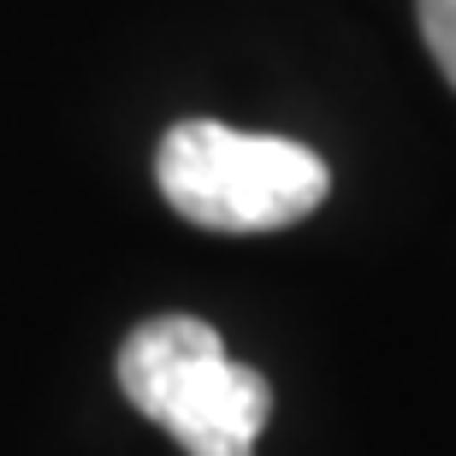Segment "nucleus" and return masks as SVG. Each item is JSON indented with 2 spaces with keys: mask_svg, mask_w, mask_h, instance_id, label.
<instances>
[{
  "mask_svg": "<svg viewBox=\"0 0 456 456\" xmlns=\"http://www.w3.org/2000/svg\"><path fill=\"white\" fill-rule=\"evenodd\" d=\"M154 178H160L172 214L225 237L285 232V225L308 220L332 190V172L314 149L290 136L232 131L214 118L172 125L154 154Z\"/></svg>",
  "mask_w": 456,
  "mask_h": 456,
  "instance_id": "obj_1",
  "label": "nucleus"
},
{
  "mask_svg": "<svg viewBox=\"0 0 456 456\" xmlns=\"http://www.w3.org/2000/svg\"><path fill=\"white\" fill-rule=\"evenodd\" d=\"M118 391L190 456H255V439L273 415L267 379L232 362L220 332L190 314L136 326L118 350Z\"/></svg>",
  "mask_w": 456,
  "mask_h": 456,
  "instance_id": "obj_2",
  "label": "nucleus"
},
{
  "mask_svg": "<svg viewBox=\"0 0 456 456\" xmlns=\"http://www.w3.org/2000/svg\"><path fill=\"white\" fill-rule=\"evenodd\" d=\"M415 12H421V36L439 60L444 84L456 89V0H415Z\"/></svg>",
  "mask_w": 456,
  "mask_h": 456,
  "instance_id": "obj_3",
  "label": "nucleus"
}]
</instances>
